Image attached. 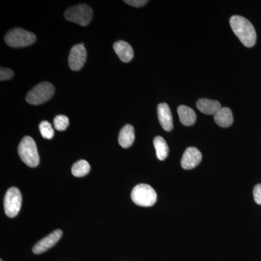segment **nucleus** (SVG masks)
Listing matches in <instances>:
<instances>
[{"label":"nucleus","instance_id":"nucleus-20","mask_svg":"<svg viewBox=\"0 0 261 261\" xmlns=\"http://www.w3.org/2000/svg\"><path fill=\"white\" fill-rule=\"evenodd\" d=\"M53 123H54V126L56 130H65L69 125V119L67 116L59 115L55 118Z\"/></svg>","mask_w":261,"mask_h":261},{"label":"nucleus","instance_id":"nucleus-17","mask_svg":"<svg viewBox=\"0 0 261 261\" xmlns=\"http://www.w3.org/2000/svg\"><path fill=\"white\" fill-rule=\"evenodd\" d=\"M153 145L156 151V155L160 161H164L167 159L169 148L166 140L162 137L158 136L153 140Z\"/></svg>","mask_w":261,"mask_h":261},{"label":"nucleus","instance_id":"nucleus-5","mask_svg":"<svg viewBox=\"0 0 261 261\" xmlns=\"http://www.w3.org/2000/svg\"><path fill=\"white\" fill-rule=\"evenodd\" d=\"M93 17V10L88 5H75L65 11V18L67 20L79 24L82 27H87L90 23Z\"/></svg>","mask_w":261,"mask_h":261},{"label":"nucleus","instance_id":"nucleus-15","mask_svg":"<svg viewBox=\"0 0 261 261\" xmlns=\"http://www.w3.org/2000/svg\"><path fill=\"white\" fill-rule=\"evenodd\" d=\"M214 120L216 124L223 128H227L231 126L233 121V114L228 108H221L214 115Z\"/></svg>","mask_w":261,"mask_h":261},{"label":"nucleus","instance_id":"nucleus-23","mask_svg":"<svg viewBox=\"0 0 261 261\" xmlns=\"http://www.w3.org/2000/svg\"><path fill=\"white\" fill-rule=\"evenodd\" d=\"M124 3L130 5V6L140 8V7L144 6V5L147 4L148 1H147V0H126Z\"/></svg>","mask_w":261,"mask_h":261},{"label":"nucleus","instance_id":"nucleus-16","mask_svg":"<svg viewBox=\"0 0 261 261\" xmlns=\"http://www.w3.org/2000/svg\"><path fill=\"white\" fill-rule=\"evenodd\" d=\"M177 112L182 124L186 126H191L195 124L197 116L191 108L186 106H180L178 108Z\"/></svg>","mask_w":261,"mask_h":261},{"label":"nucleus","instance_id":"nucleus-18","mask_svg":"<svg viewBox=\"0 0 261 261\" xmlns=\"http://www.w3.org/2000/svg\"><path fill=\"white\" fill-rule=\"evenodd\" d=\"M91 166L85 160H80L73 165L71 168L72 174L75 177H83L90 172Z\"/></svg>","mask_w":261,"mask_h":261},{"label":"nucleus","instance_id":"nucleus-10","mask_svg":"<svg viewBox=\"0 0 261 261\" xmlns=\"http://www.w3.org/2000/svg\"><path fill=\"white\" fill-rule=\"evenodd\" d=\"M202 156L200 151L196 147H188L182 156L181 167L185 170L193 169L202 161Z\"/></svg>","mask_w":261,"mask_h":261},{"label":"nucleus","instance_id":"nucleus-13","mask_svg":"<svg viewBox=\"0 0 261 261\" xmlns=\"http://www.w3.org/2000/svg\"><path fill=\"white\" fill-rule=\"evenodd\" d=\"M135 140V128L130 124L122 128L118 136V143L123 148H128L133 145Z\"/></svg>","mask_w":261,"mask_h":261},{"label":"nucleus","instance_id":"nucleus-19","mask_svg":"<svg viewBox=\"0 0 261 261\" xmlns=\"http://www.w3.org/2000/svg\"><path fill=\"white\" fill-rule=\"evenodd\" d=\"M39 130L44 139L51 140L54 137L55 132L51 125L48 121H44L39 124Z\"/></svg>","mask_w":261,"mask_h":261},{"label":"nucleus","instance_id":"nucleus-7","mask_svg":"<svg viewBox=\"0 0 261 261\" xmlns=\"http://www.w3.org/2000/svg\"><path fill=\"white\" fill-rule=\"evenodd\" d=\"M22 195L17 187H11L5 196L4 207L5 214L9 218L18 216L21 208Z\"/></svg>","mask_w":261,"mask_h":261},{"label":"nucleus","instance_id":"nucleus-2","mask_svg":"<svg viewBox=\"0 0 261 261\" xmlns=\"http://www.w3.org/2000/svg\"><path fill=\"white\" fill-rule=\"evenodd\" d=\"M18 154L20 159L31 168L37 167L39 164V153L35 141L32 137L25 136L18 146Z\"/></svg>","mask_w":261,"mask_h":261},{"label":"nucleus","instance_id":"nucleus-9","mask_svg":"<svg viewBox=\"0 0 261 261\" xmlns=\"http://www.w3.org/2000/svg\"><path fill=\"white\" fill-rule=\"evenodd\" d=\"M62 236H63L62 230L57 229L56 231H53L34 245L32 249L33 252L36 255H39V254L47 251L49 249L56 245Z\"/></svg>","mask_w":261,"mask_h":261},{"label":"nucleus","instance_id":"nucleus-22","mask_svg":"<svg viewBox=\"0 0 261 261\" xmlns=\"http://www.w3.org/2000/svg\"><path fill=\"white\" fill-rule=\"evenodd\" d=\"M253 197L255 202L261 205V184H258L254 187Z\"/></svg>","mask_w":261,"mask_h":261},{"label":"nucleus","instance_id":"nucleus-6","mask_svg":"<svg viewBox=\"0 0 261 261\" xmlns=\"http://www.w3.org/2000/svg\"><path fill=\"white\" fill-rule=\"evenodd\" d=\"M55 87L49 82L37 84L27 94L25 99L29 104L38 106L47 102L55 94Z\"/></svg>","mask_w":261,"mask_h":261},{"label":"nucleus","instance_id":"nucleus-12","mask_svg":"<svg viewBox=\"0 0 261 261\" xmlns=\"http://www.w3.org/2000/svg\"><path fill=\"white\" fill-rule=\"evenodd\" d=\"M113 49L117 56L123 63H128L133 59L134 50L128 43L124 41H118L113 44Z\"/></svg>","mask_w":261,"mask_h":261},{"label":"nucleus","instance_id":"nucleus-24","mask_svg":"<svg viewBox=\"0 0 261 261\" xmlns=\"http://www.w3.org/2000/svg\"><path fill=\"white\" fill-rule=\"evenodd\" d=\"M0 261H3V260H0Z\"/></svg>","mask_w":261,"mask_h":261},{"label":"nucleus","instance_id":"nucleus-3","mask_svg":"<svg viewBox=\"0 0 261 261\" xmlns=\"http://www.w3.org/2000/svg\"><path fill=\"white\" fill-rule=\"evenodd\" d=\"M37 40V37L34 33L24 30L23 29L15 28L7 33L5 41L11 47H25L32 45Z\"/></svg>","mask_w":261,"mask_h":261},{"label":"nucleus","instance_id":"nucleus-8","mask_svg":"<svg viewBox=\"0 0 261 261\" xmlns=\"http://www.w3.org/2000/svg\"><path fill=\"white\" fill-rule=\"evenodd\" d=\"M87 60V50L83 43L75 44L72 47L68 57V65L70 69L77 71L83 68Z\"/></svg>","mask_w":261,"mask_h":261},{"label":"nucleus","instance_id":"nucleus-4","mask_svg":"<svg viewBox=\"0 0 261 261\" xmlns=\"http://www.w3.org/2000/svg\"><path fill=\"white\" fill-rule=\"evenodd\" d=\"M130 197L136 205L141 207H151L157 201V193L149 185L140 184L132 190Z\"/></svg>","mask_w":261,"mask_h":261},{"label":"nucleus","instance_id":"nucleus-11","mask_svg":"<svg viewBox=\"0 0 261 261\" xmlns=\"http://www.w3.org/2000/svg\"><path fill=\"white\" fill-rule=\"evenodd\" d=\"M158 116L160 124L166 132H171L173 128V117L171 109L166 103H161L158 106Z\"/></svg>","mask_w":261,"mask_h":261},{"label":"nucleus","instance_id":"nucleus-1","mask_svg":"<svg viewBox=\"0 0 261 261\" xmlns=\"http://www.w3.org/2000/svg\"><path fill=\"white\" fill-rule=\"evenodd\" d=\"M233 32L246 47H252L256 43L257 35L253 25L247 19L233 15L229 20Z\"/></svg>","mask_w":261,"mask_h":261},{"label":"nucleus","instance_id":"nucleus-14","mask_svg":"<svg viewBox=\"0 0 261 261\" xmlns=\"http://www.w3.org/2000/svg\"><path fill=\"white\" fill-rule=\"evenodd\" d=\"M197 108L201 113L206 115H215L221 109L219 101L209 99H200L197 102Z\"/></svg>","mask_w":261,"mask_h":261},{"label":"nucleus","instance_id":"nucleus-21","mask_svg":"<svg viewBox=\"0 0 261 261\" xmlns=\"http://www.w3.org/2000/svg\"><path fill=\"white\" fill-rule=\"evenodd\" d=\"M14 75L13 70L9 69V68H4L2 67L0 69V80L5 81L10 80L13 78Z\"/></svg>","mask_w":261,"mask_h":261}]
</instances>
